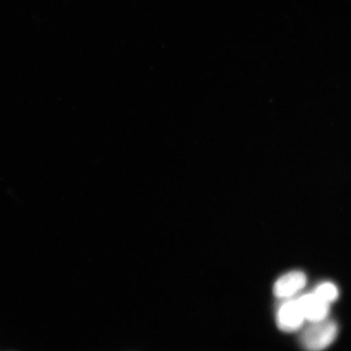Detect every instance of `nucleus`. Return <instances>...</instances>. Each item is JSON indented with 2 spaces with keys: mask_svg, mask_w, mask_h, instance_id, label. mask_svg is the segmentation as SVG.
Wrapping results in <instances>:
<instances>
[{
  "mask_svg": "<svg viewBox=\"0 0 351 351\" xmlns=\"http://www.w3.org/2000/svg\"><path fill=\"white\" fill-rule=\"evenodd\" d=\"M339 328L335 322L328 318L311 322L302 330L300 343L306 351H322L335 341Z\"/></svg>",
  "mask_w": 351,
  "mask_h": 351,
  "instance_id": "nucleus-1",
  "label": "nucleus"
},
{
  "mask_svg": "<svg viewBox=\"0 0 351 351\" xmlns=\"http://www.w3.org/2000/svg\"><path fill=\"white\" fill-rule=\"evenodd\" d=\"M276 324L284 332L300 330L304 326L305 318L297 298H287L278 306L276 315Z\"/></svg>",
  "mask_w": 351,
  "mask_h": 351,
  "instance_id": "nucleus-2",
  "label": "nucleus"
},
{
  "mask_svg": "<svg viewBox=\"0 0 351 351\" xmlns=\"http://www.w3.org/2000/svg\"><path fill=\"white\" fill-rule=\"evenodd\" d=\"M296 298L306 322H318L328 318L330 304L320 300L313 292Z\"/></svg>",
  "mask_w": 351,
  "mask_h": 351,
  "instance_id": "nucleus-3",
  "label": "nucleus"
},
{
  "mask_svg": "<svg viewBox=\"0 0 351 351\" xmlns=\"http://www.w3.org/2000/svg\"><path fill=\"white\" fill-rule=\"evenodd\" d=\"M306 276L300 271H292L285 274L274 284V293L280 300L295 297L306 285Z\"/></svg>",
  "mask_w": 351,
  "mask_h": 351,
  "instance_id": "nucleus-4",
  "label": "nucleus"
},
{
  "mask_svg": "<svg viewBox=\"0 0 351 351\" xmlns=\"http://www.w3.org/2000/svg\"><path fill=\"white\" fill-rule=\"evenodd\" d=\"M315 295L330 304L335 302L339 296V289L332 282H324L317 285L313 291Z\"/></svg>",
  "mask_w": 351,
  "mask_h": 351,
  "instance_id": "nucleus-5",
  "label": "nucleus"
}]
</instances>
